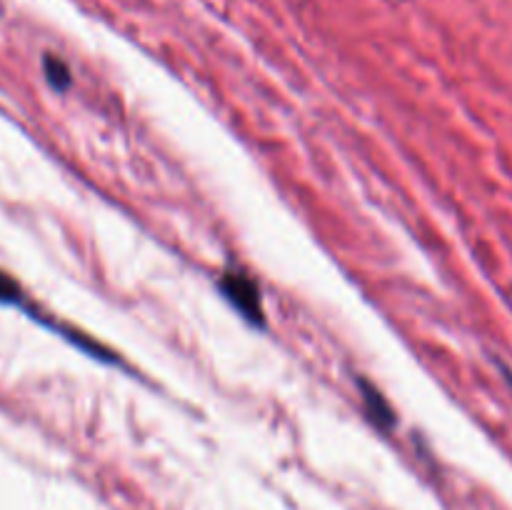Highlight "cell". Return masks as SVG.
<instances>
[{
    "label": "cell",
    "mask_w": 512,
    "mask_h": 510,
    "mask_svg": "<svg viewBox=\"0 0 512 510\" xmlns=\"http://www.w3.org/2000/svg\"><path fill=\"white\" fill-rule=\"evenodd\" d=\"M23 300V293H20V285L15 283L10 275L0 273V303L18 305Z\"/></svg>",
    "instance_id": "obj_4"
},
{
    "label": "cell",
    "mask_w": 512,
    "mask_h": 510,
    "mask_svg": "<svg viewBox=\"0 0 512 510\" xmlns=\"http://www.w3.org/2000/svg\"><path fill=\"white\" fill-rule=\"evenodd\" d=\"M358 388L360 393H363V403H365V410H368V418L373 420L378 428L383 430L393 428L395 415H393V408L388 405V400H385L383 395L368 383V380H358Z\"/></svg>",
    "instance_id": "obj_2"
},
{
    "label": "cell",
    "mask_w": 512,
    "mask_h": 510,
    "mask_svg": "<svg viewBox=\"0 0 512 510\" xmlns=\"http://www.w3.org/2000/svg\"><path fill=\"white\" fill-rule=\"evenodd\" d=\"M43 73L45 80L50 83V88L55 90H65L70 85V68L55 55H45L43 58Z\"/></svg>",
    "instance_id": "obj_3"
},
{
    "label": "cell",
    "mask_w": 512,
    "mask_h": 510,
    "mask_svg": "<svg viewBox=\"0 0 512 510\" xmlns=\"http://www.w3.org/2000/svg\"><path fill=\"white\" fill-rule=\"evenodd\" d=\"M505 380H508L510 388H512V373H510V370H505Z\"/></svg>",
    "instance_id": "obj_5"
},
{
    "label": "cell",
    "mask_w": 512,
    "mask_h": 510,
    "mask_svg": "<svg viewBox=\"0 0 512 510\" xmlns=\"http://www.w3.org/2000/svg\"><path fill=\"white\" fill-rule=\"evenodd\" d=\"M220 290H223L225 300L243 315L245 320H250L253 325H265V310H263V298H260V288L248 278L245 273H225L220 278Z\"/></svg>",
    "instance_id": "obj_1"
}]
</instances>
